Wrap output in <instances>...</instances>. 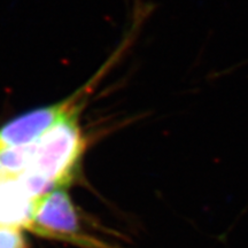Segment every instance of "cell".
<instances>
[{
    "mask_svg": "<svg viewBox=\"0 0 248 248\" xmlns=\"http://www.w3.org/2000/svg\"><path fill=\"white\" fill-rule=\"evenodd\" d=\"M0 248H28V244L17 228L0 226Z\"/></svg>",
    "mask_w": 248,
    "mask_h": 248,
    "instance_id": "6",
    "label": "cell"
},
{
    "mask_svg": "<svg viewBox=\"0 0 248 248\" xmlns=\"http://www.w3.org/2000/svg\"><path fill=\"white\" fill-rule=\"evenodd\" d=\"M38 199L28 193L17 177H0V226L30 228Z\"/></svg>",
    "mask_w": 248,
    "mask_h": 248,
    "instance_id": "4",
    "label": "cell"
},
{
    "mask_svg": "<svg viewBox=\"0 0 248 248\" xmlns=\"http://www.w3.org/2000/svg\"><path fill=\"white\" fill-rule=\"evenodd\" d=\"M30 229L44 235L74 237L79 228L69 195L66 192L53 191L40 197Z\"/></svg>",
    "mask_w": 248,
    "mask_h": 248,
    "instance_id": "3",
    "label": "cell"
},
{
    "mask_svg": "<svg viewBox=\"0 0 248 248\" xmlns=\"http://www.w3.org/2000/svg\"><path fill=\"white\" fill-rule=\"evenodd\" d=\"M83 150L84 138L73 110L33 142L29 167L24 172L43 179L52 188L58 187L71 178Z\"/></svg>",
    "mask_w": 248,
    "mask_h": 248,
    "instance_id": "1",
    "label": "cell"
},
{
    "mask_svg": "<svg viewBox=\"0 0 248 248\" xmlns=\"http://www.w3.org/2000/svg\"><path fill=\"white\" fill-rule=\"evenodd\" d=\"M73 101L37 108L8 121L0 128V150L27 146L39 140L52 126L74 110Z\"/></svg>",
    "mask_w": 248,
    "mask_h": 248,
    "instance_id": "2",
    "label": "cell"
},
{
    "mask_svg": "<svg viewBox=\"0 0 248 248\" xmlns=\"http://www.w3.org/2000/svg\"><path fill=\"white\" fill-rule=\"evenodd\" d=\"M32 144L0 150V177H18L29 167Z\"/></svg>",
    "mask_w": 248,
    "mask_h": 248,
    "instance_id": "5",
    "label": "cell"
}]
</instances>
